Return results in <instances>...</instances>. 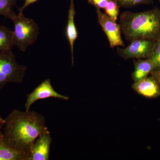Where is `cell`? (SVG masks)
Masks as SVG:
<instances>
[{"label":"cell","mask_w":160,"mask_h":160,"mask_svg":"<svg viewBox=\"0 0 160 160\" xmlns=\"http://www.w3.org/2000/svg\"><path fill=\"white\" fill-rule=\"evenodd\" d=\"M4 120L2 138L5 142L30 157L36 140L48 129L45 117L37 112L14 109Z\"/></svg>","instance_id":"cell-1"},{"label":"cell","mask_w":160,"mask_h":160,"mask_svg":"<svg viewBox=\"0 0 160 160\" xmlns=\"http://www.w3.org/2000/svg\"><path fill=\"white\" fill-rule=\"evenodd\" d=\"M119 25L121 32L129 42L136 39L157 41L160 37V9L125 12L120 15Z\"/></svg>","instance_id":"cell-2"},{"label":"cell","mask_w":160,"mask_h":160,"mask_svg":"<svg viewBox=\"0 0 160 160\" xmlns=\"http://www.w3.org/2000/svg\"><path fill=\"white\" fill-rule=\"evenodd\" d=\"M10 19L14 24L13 43L21 51L25 52L27 47L37 39L39 29L32 19L25 17L23 12H13Z\"/></svg>","instance_id":"cell-3"},{"label":"cell","mask_w":160,"mask_h":160,"mask_svg":"<svg viewBox=\"0 0 160 160\" xmlns=\"http://www.w3.org/2000/svg\"><path fill=\"white\" fill-rule=\"evenodd\" d=\"M26 70V66L17 62L12 49L0 52V90L8 83H22Z\"/></svg>","instance_id":"cell-4"},{"label":"cell","mask_w":160,"mask_h":160,"mask_svg":"<svg viewBox=\"0 0 160 160\" xmlns=\"http://www.w3.org/2000/svg\"><path fill=\"white\" fill-rule=\"evenodd\" d=\"M156 42L147 39L134 40L124 49L118 48V53L126 60L148 58L153 51Z\"/></svg>","instance_id":"cell-5"},{"label":"cell","mask_w":160,"mask_h":160,"mask_svg":"<svg viewBox=\"0 0 160 160\" xmlns=\"http://www.w3.org/2000/svg\"><path fill=\"white\" fill-rule=\"evenodd\" d=\"M49 98L65 101H67L69 99V97L60 94L56 91L52 86L50 79H46L37 86L31 92L27 95L25 104V110L30 111L32 106L37 101Z\"/></svg>","instance_id":"cell-6"},{"label":"cell","mask_w":160,"mask_h":160,"mask_svg":"<svg viewBox=\"0 0 160 160\" xmlns=\"http://www.w3.org/2000/svg\"><path fill=\"white\" fill-rule=\"evenodd\" d=\"M98 20L109 40L112 48L125 46L121 35L119 24L112 19L106 13H103L100 9H96Z\"/></svg>","instance_id":"cell-7"},{"label":"cell","mask_w":160,"mask_h":160,"mask_svg":"<svg viewBox=\"0 0 160 160\" xmlns=\"http://www.w3.org/2000/svg\"><path fill=\"white\" fill-rule=\"evenodd\" d=\"M52 141L50 131L47 129L36 140L29 160H49Z\"/></svg>","instance_id":"cell-8"},{"label":"cell","mask_w":160,"mask_h":160,"mask_svg":"<svg viewBox=\"0 0 160 160\" xmlns=\"http://www.w3.org/2000/svg\"><path fill=\"white\" fill-rule=\"evenodd\" d=\"M132 87L138 94L148 98H155L160 96V85L152 76L134 82Z\"/></svg>","instance_id":"cell-9"},{"label":"cell","mask_w":160,"mask_h":160,"mask_svg":"<svg viewBox=\"0 0 160 160\" xmlns=\"http://www.w3.org/2000/svg\"><path fill=\"white\" fill-rule=\"evenodd\" d=\"M76 15L74 0H70L69 11H68V21L66 28V35L69 43L71 49L72 66L74 64L73 58V48L76 40L78 37V32L75 24L74 18Z\"/></svg>","instance_id":"cell-10"},{"label":"cell","mask_w":160,"mask_h":160,"mask_svg":"<svg viewBox=\"0 0 160 160\" xmlns=\"http://www.w3.org/2000/svg\"><path fill=\"white\" fill-rule=\"evenodd\" d=\"M134 70L131 75L134 82H137L145 78L154 70L153 64L149 58L138 59L134 61Z\"/></svg>","instance_id":"cell-11"},{"label":"cell","mask_w":160,"mask_h":160,"mask_svg":"<svg viewBox=\"0 0 160 160\" xmlns=\"http://www.w3.org/2000/svg\"><path fill=\"white\" fill-rule=\"evenodd\" d=\"M27 154L17 151L8 146L3 139H0V160H29Z\"/></svg>","instance_id":"cell-12"},{"label":"cell","mask_w":160,"mask_h":160,"mask_svg":"<svg viewBox=\"0 0 160 160\" xmlns=\"http://www.w3.org/2000/svg\"><path fill=\"white\" fill-rule=\"evenodd\" d=\"M14 46L13 32L0 25V52L11 50Z\"/></svg>","instance_id":"cell-13"},{"label":"cell","mask_w":160,"mask_h":160,"mask_svg":"<svg viewBox=\"0 0 160 160\" xmlns=\"http://www.w3.org/2000/svg\"><path fill=\"white\" fill-rule=\"evenodd\" d=\"M16 3L17 0H0V15L10 19L14 12L12 7L16 6Z\"/></svg>","instance_id":"cell-14"},{"label":"cell","mask_w":160,"mask_h":160,"mask_svg":"<svg viewBox=\"0 0 160 160\" xmlns=\"http://www.w3.org/2000/svg\"><path fill=\"white\" fill-rule=\"evenodd\" d=\"M119 6L116 0H110L105 8V13L116 22L119 13Z\"/></svg>","instance_id":"cell-15"},{"label":"cell","mask_w":160,"mask_h":160,"mask_svg":"<svg viewBox=\"0 0 160 160\" xmlns=\"http://www.w3.org/2000/svg\"><path fill=\"white\" fill-rule=\"evenodd\" d=\"M150 59L154 66V70L160 69V37L156 42L154 49L150 56Z\"/></svg>","instance_id":"cell-16"},{"label":"cell","mask_w":160,"mask_h":160,"mask_svg":"<svg viewBox=\"0 0 160 160\" xmlns=\"http://www.w3.org/2000/svg\"><path fill=\"white\" fill-rule=\"evenodd\" d=\"M119 7L130 8L140 5H148L152 2V0H116Z\"/></svg>","instance_id":"cell-17"},{"label":"cell","mask_w":160,"mask_h":160,"mask_svg":"<svg viewBox=\"0 0 160 160\" xmlns=\"http://www.w3.org/2000/svg\"><path fill=\"white\" fill-rule=\"evenodd\" d=\"M110 0H88V3L95 7L96 9H105Z\"/></svg>","instance_id":"cell-18"},{"label":"cell","mask_w":160,"mask_h":160,"mask_svg":"<svg viewBox=\"0 0 160 160\" xmlns=\"http://www.w3.org/2000/svg\"><path fill=\"white\" fill-rule=\"evenodd\" d=\"M38 1V0H25V3L23 6L20 8H18V12H23L24 9H26L27 6H29L32 3L37 2Z\"/></svg>","instance_id":"cell-19"},{"label":"cell","mask_w":160,"mask_h":160,"mask_svg":"<svg viewBox=\"0 0 160 160\" xmlns=\"http://www.w3.org/2000/svg\"><path fill=\"white\" fill-rule=\"evenodd\" d=\"M150 74L156 79L160 85V69L152 71Z\"/></svg>","instance_id":"cell-20"},{"label":"cell","mask_w":160,"mask_h":160,"mask_svg":"<svg viewBox=\"0 0 160 160\" xmlns=\"http://www.w3.org/2000/svg\"><path fill=\"white\" fill-rule=\"evenodd\" d=\"M4 124H5V120H0V139L2 136V129L3 127L4 126Z\"/></svg>","instance_id":"cell-21"},{"label":"cell","mask_w":160,"mask_h":160,"mask_svg":"<svg viewBox=\"0 0 160 160\" xmlns=\"http://www.w3.org/2000/svg\"><path fill=\"white\" fill-rule=\"evenodd\" d=\"M4 119L2 118V117L1 116V115H0V120H4Z\"/></svg>","instance_id":"cell-22"},{"label":"cell","mask_w":160,"mask_h":160,"mask_svg":"<svg viewBox=\"0 0 160 160\" xmlns=\"http://www.w3.org/2000/svg\"><path fill=\"white\" fill-rule=\"evenodd\" d=\"M159 1V2H160V0H158Z\"/></svg>","instance_id":"cell-23"}]
</instances>
